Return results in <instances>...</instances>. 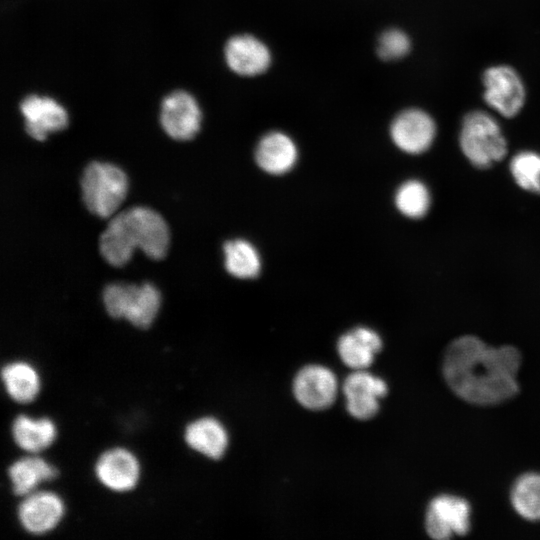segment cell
I'll list each match as a JSON object with an SVG mask.
<instances>
[{
  "label": "cell",
  "instance_id": "obj_1",
  "mask_svg": "<svg viewBox=\"0 0 540 540\" xmlns=\"http://www.w3.org/2000/svg\"><path fill=\"white\" fill-rule=\"evenodd\" d=\"M520 365L517 348L492 347L476 336L465 335L446 348L442 373L458 397L471 404L488 406L505 402L519 392Z\"/></svg>",
  "mask_w": 540,
  "mask_h": 540
},
{
  "label": "cell",
  "instance_id": "obj_2",
  "mask_svg": "<svg viewBox=\"0 0 540 540\" xmlns=\"http://www.w3.org/2000/svg\"><path fill=\"white\" fill-rule=\"evenodd\" d=\"M168 244L166 222L156 211L144 206L113 214L98 240L101 256L115 267L126 264L135 248L159 260L165 256Z\"/></svg>",
  "mask_w": 540,
  "mask_h": 540
},
{
  "label": "cell",
  "instance_id": "obj_3",
  "mask_svg": "<svg viewBox=\"0 0 540 540\" xmlns=\"http://www.w3.org/2000/svg\"><path fill=\"white\" fill-rule=\"evenodd\" d=\"M80 187L86 209L100 218H109L126 197L128 181L119 167L92 161L82 171Z\"/></svg>",
  "mask_w": 540,
  "mask_h": 540
},
{
  "label": "cell",
  "instance_id": "obj_4",
  "mask_svg": "<svg viewBox=\"0 0 540 540\" xmlns=\"http://www.w3.org/2000/svg\"><path fill=\"white\" fill-rule=\"evenodd\" d=\"M106 312L112 318H125L140 329L148 328L160 307V293L148 282L140 285L110 283L102 292Z\"/></svg>",
  "mask_w": 540,
  "mask_h": 540
},
{
  "label": "cell",
  "instance_id": "obj_5",
  "mask_svg": "<svg viewBox=\"0 0 540 540\" xmlns=\"http://www.w3.org/2000/svg\"><path fill=\"white\" fill-rule=\"evenodd\" d=\"M460 148L478 168H488L507 153V142L497 121L488 113L473 111L462 121Z\"/></svg>",
  "mask_w": 540,
  "mask_h": 540
},
{
  "label": "cell",
  "instance_id": "obj_6",
  "mask_svg": "<svg viewBox=\"0 0 540 540\" xmlns=\"http://www.w3.org/2000/svg\"><path fill=\"white\" fill-rule=\"evenodd\" d=\"M471 507L459 496L441 494L434 497L426 511L425 529L436 540H445L452 535L463 536L470 530Z\"/></svg>",
  "mask_w": 540,
  "mask_h": 540
},
{
  "label": "cell",
  "instance_id": "obj_7",
  "mask_svg": "<svg viewBox=\"0 0 540 540\" xmlns=\"http://www.w3.org/2000/svg\"><path fill=\"white\" fill-rule=\"evenodd\" d=\"M484 100L504 117H514L525 102V87L518 73L506 65L488 68L483 74Z\"/></svg>",
  "mask_w": 540,
  "mask_h": 540
},
{
  "label": "cell",
  "instance_id": "obj_8",
  "mask_svg": "<svg viewBox=\"0 0 540 540\" xmlns=\"http://www.w3.org/2000/svg\"><path fill=\"white\" fill-rule=\"evenodd\" d=\"M160 122L171 138L189 140L200 129L201 111L192 95L185 91H176L163 100Z\"/></svg>",
  "mask_w": 540,
  "mask_h": 540
},
{
  "label": "cell",
  "instance_id": "obj_9",
  "mask_svg": "<svg viewBox=\"0 0 540 540\" xmlns=\"http://www.w3.org/2000/svg\"><path fill=\"white\" fill-rule=\"evenodd\" d=\"M390 133L399 149L409 154H419L431 146L436 126L426 112L420 109H407L394 118Z\"/></svg>",
  "mask_w": 540,
  "mask_h": 540
},
{
  "label": "cell",
  "instance_id": "obj_10",
  "mask_svg": "<svg viewBox=\"0 0 540 540\" xmlns=\"http://www.w3.org/2000/svg\"><path fill=\"white\" fill-rule=\"evenodd\" d=\"M293 391L301 405L311 410H321L334 402L337 381L328 368L308 365L296 375Z\"/></svg>",
  "mask_w": 540,
  "mask_h": 540
},
{
  "label": "cell",
  "instance_id": "obj_11",
  "mask_svg": "<svg viewBox=\"0 0 540 540\" xmlns=\"http://www.w3.org/2000/svg\"><path fill=\"white\" fill-rule=\"evenodd\" d=\"M26 132L34 139L43 141L49 133L63 130L68 124L65 109L55 100L30 95L20 105Z\"/></svg>",
  "mask_w": 540,
  "mask_h": 540
},
{
  "label": "cell",
  "instance_id": "obj_12",
  "mask_svg": "<svg viewBox=\"0 0 540 540\" xmlns=\"http://www.w3.org/2000/svg\"><path fill=\"white\" fill-rule=\"evenodd\" d=\"M386 383L367 372L350 374L343 385L347 398V410L355 418L366 420L373 417L379 408L378 398L387 394Z\"/></svg>",
  "mask_w": 540,
  "mask_h": 540
},
{
  "label": "cell",
  "instance_id": "obj_13",
  "mask_svg": "<svg viewBox=\"0 0 540 540\" xmlns=\"http://www.w3.org/2000/svg\"><path fill=\"white\" fill-rule=\"evenodd\" d=\"M225 58L230 69L243 76L263 73L271 61L266 45L248 34L234 36L227 42Z\"/></svg>",
  "mask_w": 540,
  "mask_h": 540
},
{
  "label": "cell",
  "instance_id": "obj_14",
  "mask_svg": "<svg viewBox=\"0 0 540 540\" xmlns=\"http://www.w3.org/2000/svg\"><path fill=\"white\" fill-rule=\"evenodd\" d=\"M64 507L58 496L49 492L30 495L18 507V519L32 534H43L53 529L63 516Z\"/></svg>",
  "mask_w": 540,
  "mask_h": 540
},
{
  "label": "cell",
  "instance_id": "obj_15",
  "mask_svg": "<svg viewBox=\"0 0 540 540\" xmlns=\"http://www.w3.org/2000/svg\"><path fill=\"white\" fill-rule=\"evenodd\" d=\"M96 475L111 490L128 491L138 480L139 465L130 452L117 448L100 456L96 464Z\"/></svg>",
  "mask_w": 540,
  "mask_h": 540
},
{
  "label": "cell",
  "instance_id": "obj_16",
  "mask_svg": "<svg viewBox=\"0 0 540 540\" xmlns=\"http://www.w3.org/2000/svg\"><path fill=\"white\" fill-rule=\"evenodd\" d=\"M297 147L286 134L273 131L259 141L255 159L265 172L280 175L292 169L297 161Z\"/></svg>",
  "mask_w": 540,
  "mask_h": 540
},
{
  "label": "cell",
  "instance_id": "obj_17",
  "mask_svg": "<svg viewBox=\"0 0 540 540\" xmlns=\"http://www.w3.org/2000/svg\"><path fill=\"white\" fill-rule=\"evenodd\" d=\"M382 348L379 335L371 329L358 327L344 334L338 341V352L349 367L361 370L370 366L374 355Z\"/></svg>",
  "mask_w": 540,
  "mask_h": 540
},
{
  "label": "cell",
  "instance_id": "obj_18",
  "mask_svg": "<svg viewBox=\"0 0 540 540\" xmlns=\"http://www.w3.org/2000/svg\"><path fill=\"white\" fill-rule=\"evenodd\" d=\"M185 440L191 448L215 460L223 456L228 443L224 427L213 418H202L189 424Z\"/></svg>",
  "mask_w": 540,
  "mask_h": 540
},
{
  "label": "cell",
  "instance_id": "obj_19",
  "mask_svg": "<svg viewBox=\"0 0 540 540\" xmlns=\"http://www.w3.org/2000/svg\"><path fill=\"white\" fill-rule=\"evenodd\" d=\"M12 436L21 449L28 452H39L53 442L56 431L49 419L43 418L34 421L20 415L12 424Z\"/></svg>",
  "mask_w": 540,
  "mask_h": 540
},
{
  "label": "cell",
  "instance_id": "obj_20",
  "mask_svg": "<svg viewBox=\"0 0 540 540\" xmlns=\"http://www.w3.org/2000/svg\"><path fill=\"white\" fill-rule=\"evenodd\" d=\"M8 475L13 493L21 496L32 491L40 482L56 478L58 472L40 458H24L9 467Z\"/></svg>",
  "mask_w": 540,
  "mask_h": 540
},
{
  "label": "cell",
  "instance_id": "obj_21",
  "mask_svg": "<svg viewBox=\"0 0 540 540\" xmlns=\"http://www.w3.org/2000/svg\"><path fill=\"white\" fill-rule=\"evenodd\" d=\"M225 268L241 279L256 277L261 269V259L256 248L248 241L236 239L224 244Z\"/></svg>",
  "mask_w": 540,
  "mask_h": 540
},
{
  "label": "cell",
  "instance_id": "obj_22",
  "mask_svg": "<svg viewBox=\"0 0 540 540\" xmlns=\"http://www.w3.org/2000/svg\"><path fill=\"white\" fill-rule=\"evenodd\" d=\"M511 504L519 516L540 521V474L526 473L517 478L511 489Z\"/></svg>",
  "mask_w": 540,
  "mask_h": 540
},
{
  "label": "cell",
  "instance_id": "obj_23",
  "mask_svg": "<svg viewBox=\"0 0 540 540\" xmlns=\"http://www.w3.org/2000/svg\"><path fill=\"white\" fill-rule=\"evenodd\" d=\"M2 379L9 396L19 403L31 402L39 391V380L34 369L23 362L6 365Z\"/></svg>",
  "mask_w": 540,
  "mask_h": 540
},
{
  "label": "cell",
  "instance_id": "obj_24",
  "mask_svg": "<svg viewBox=\"0 0 540 540\" xmlns=\"http://www.w3.org/2000/svg\"><path fill=\"white\" fill-rule=\"evenodd\" d=\"M430 193L424 183L418 180L404 182L395 194V204L406 217H423L430 207Z\"/></svg>",
  "mask_w": 540,
  "mask_h": 540
},
{
  "label": "cell",
  "instance_id": "obj_25",
  "mask_svg": "<svg viewBox=\"0 0 540 540\" xmlns=\"http://www.w3.org/2000/svg\"><path fill=\"white\" fill-rule=\"evenodd\" d=\"M510 170L522 189L540 193V154L532 151L516 154L511 160Z\"/></svg>",
  "mask_w": 540,
  "mask_h": 540
},
{
  "label": "cell",
  "instance_id": "obj_26",
  "mask_svg": "<svg viewBox=\"0 0 540 540\" xmlns=\"http://www.w3.org/2000/svg\"><path fill=\"white\" fill-rule=\"evenodd\" d=\"M410 45V39L403 31L390 29L380 36L377 51L383 60H397L409 52Z\"/></svg>",
  "mask_w": 540,
  "mask_h": 540
}]
</instances>
